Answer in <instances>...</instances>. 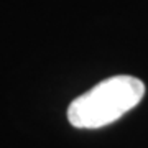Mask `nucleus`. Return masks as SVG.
I'll return each mask as SVG.
<instances>
[{"label": "nucleus", "mask_w": 148, "mask_h": 148, "mask_svg": "<svg viewBox=\"0 0 148 148\" xmlns=\"http://www.w3.org/2000/svg\"><path fill=\"white\" fill-rule=\"evenodd\" d=\"M145 84L133 76H112L68 107V120L76 128H101L119 120L142 101Z\"/></svg>", "instance_id": "obj_1"}]
</instances>
